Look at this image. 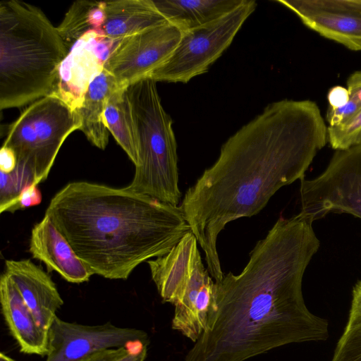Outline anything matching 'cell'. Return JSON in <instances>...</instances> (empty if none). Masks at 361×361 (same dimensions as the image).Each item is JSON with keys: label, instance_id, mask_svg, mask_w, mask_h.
<instances>
[{"label": "cell", "instance_id": "6da1fadb", "mask_svg": "<svg viewBox=\"0 0 361 361\" xmlns=\"http://www.w3.org/2000/svg\"><path fill=\"white\" fill-rule=\"evenodd\" d=\"M327 128L312 101L272 102L224 142L216 162L188 189L180 207L216 282L224 276L219 233L257 214L280 188L304 178L328 141Z\"/></svg>", "mask_w": 361, "mask_h": 361}, {"label": "cell", "instance_id": "7a4b0ae2", "mask_svg": "<svg viewBox=\"0 0 361 361\" xmlns=\"http://www.w3.org/2000/svg\"><path fill=\"white\" fill-rule=\"evenodd\" d=\"M312 223L299 214L279 219L242 272L215 282L214 324L184 361H245L287 344L327 340L328 321L309 310L302 290L320 246Z\"/></svg>", "mask_w": 361, "mask_h": 361}, {"label": "cell", "instance_id": "3957f363", "mask_svg": "<svg viewBox=\"0 0 361 361\" xmlns=\"http://www.w3.org/2000/svg\"><path fill=\"white\" fill-rule=\"evenodd\" d=\"M45 214L94 274L109 279H127L191 231L180 206L87 181L66 185Z\"/></svg>", "mask_w": 361, "mask_h": 361}, {"label": "cell", "instance_id": "277c9868", "mask_svg": "<svg viewBox=\"0 0 361 361\" xmlns=\"http://www.w3.org/2000/svg\"><path fill=\"white\" fill-rule=\"evenodd\" d=\"M68 48L43 11L16 0L0 3V109L51 94Z\"/></svg>", "mask_w": 361, "mask_h": 361}, {"label": "cell", "instance_id": "5b68a950", "mask_svg": "<svg viewBox=\"0 0 361 361\" xmlns=\"http://www.w3.org/2000/svg\"><path fill=\"white\" fill-rule=\"evenodd\" d=\"M157 82L144 78L126 87L132 104L138 145V164L126 188L160 202L178 206L177 144L172 120L165 111Z\"/></svg>", "mask_w": 361, "mask_h": 361}, {"label": "cell", "instance_id": "8992f818", "mask_svg": "<svg viewBox=\"0 0 361 361\" xmlns=\"http://www.w3.org/2000/svg\"><path fill=\"white\" fill-rule=\"evenodd\" d=\"M80 126L76 111L51 94L24 109L11 124L3 145L15 152L14 171L25 187L47 178L65 140Z\"/></svg>", "mask_w": 361, "mask_h": 361}, {"label": "cell", "instance_id": "52a82bcc", "mask_svg": "<svg viewBox=\"0 0 361 361\" xmlns=\"http://www.w3.org/2000/svg\"><path fill=\"white\" fill-rule=\"evenodd\" d=\"M257 4L243 0L235 9L202 26L182 32L170 56L149 78L156 82L186 83L207 72L229 47Z\"/></svg>", "mask_w": 361, "mask_h": 361}, {"label": "cell", "instance_id": "ba28073f", "mask_svg": "<svg viewBox=\"0 0 361 361\" xmlns=\"http://www.w3.org/2000/svg\"><path fill=\"white\" fill-rule=\"evenodd\" d=\"M300 214L312 222L330 213L361 219V143L337 150L325 170L300 179Z\"/></svg>", "mask_w": 361, "mask_h": 361}, {"label": "cell", "instance_id": "9c48e42d", "mask_svg": "<svg viewBox=\"0 0 361 361\" xmlns=\"http://www.w3.org/2000/svg\"><path fill=\"white\" fill-rule=\"evenodd\" d=\"M182 31L166 23L121 40L109 55L104 68L120 87L149 78L173 53Z\"/></svg>", "mask_w": 361, "mask_h": 361}, {"label": "cell", "instance_id": "30bf717a", "mask_svg": "<svg viewBox=\"0 0 361 361\" xmlns=\"http://www.w3.org/2000/svg\"><path fill=\"white\" fill-rule=\"evenodd\" d=\"M147 339L146 331L135 328L119 327L111 322L85 325L56 317L48 329L45 361H78L101 349Z\"/></svg>", "mask_w": 361, "mask_h": 361}, {"label": "cell", "instance_id": "8fae6325", "mask_svg": "<svg viewBox=\"0 0 361 361\" xmlns=\"http://www.w3.org/2000/svg\"><path fill=\"white\" fill-rule=\"evenodd\" d=\"M119 42L108 39L101 30L86 32L68 49L51 94L75 111L89 84L104 69L106 61Z\"/></svg>", "mask_w": 361, "mask_h": 361}, {"label": "cell", "instance_id": "7c38bea8", "mask_svg": "<svg viewBox=\"0 0 361 361\" xmlns=\"http://www.w3.org/2000/svg\"><path fill=\"white\" fill-rule=\"evenodd\" d=\"M307 27L348 49L361 51V0H278Z\"/></svg>", "mask_w": 361, "mask_h": 361}, {"label": "cell", "instance_id": "4fadbf2b", "mask_svg": "<svg viewBox=\"0 0 361 361\" xmlns=\"http://www.w3.org/2000/svg\"><path fill=\"white\" fill-rule=\"evenodd\" d=\"M197 243L190 231L166 254L147 262L163 302L176 305L192 283L208 271Z\"/></svg>", "mask_w": 361, "mask_h": 361}, {"label": "cell", "instance_id": "5bb4252c", "mask_svg": "<svg viewBox=\"0 0 361 361\" xmlns=\"http://www.w3.org/2000/svg\"><path fill=\"white\" fill-rule=\"evenodd\" d=\"M29 252L46 265L49 272L56 271L70 283L86 282L94 274L46 214L31 231Z\"/></svg>", "mask_w": 361, "mask_h": 361}, {"label": "cell", "instance_id": "9a60e30c", "mask_svg": "<svg viewBox=\"0 0 361 361\" xmlns=\"http://www.w3.org/2000/svg\"><path fill=\"white\" fill-rule=\"evenodd\" d=\"M4 273L13 281L37 322L47 329L63 305L50 276L30 259H7Z\"/></svg>", "mask_w": 361, "mask_h": 361}, {"label": "cell", "instance_id": "2e32d148", "mask_svg": "<svg viewBox=\"0 0 361 361\" xmlns=\"http://www.w3.org/2000/svg\"><path fill=\"white\" fill-rule=\"evenodd\" d=\"M0 302L5 322L22 353L47 355L48 329L41 326L17 288L4 272L0 278Z\"/></svg>", "mask_w": 361, "mask_h": 361}, {"label": "cell", "instance_id": "e0dca14e", "mask_svg": "<svg viewBox=\"0 0 361 361\" xmlns=\"http://www.w3.org/2000/svg\"><path fill=\"white\" fill-rule=\"evenodd\" d=\"M174 306L171 328L195 343L212 328L216 314L215 281L210 274L198 278Z\"/></svg>", "mask_w": 361, "mask_h": 361}, {"label": "cell", "instance_id": "ac0fdd59", "mask_svg": "<svg viewBox=\"0 0 361 361\" xmlns=\"http://www.w3.org/2000/svg\"><path fill=\"white\" fill-rule=\"evenodd\" d=\"M104 2L105 20L101 31L108 39L121 41L168 23L153 0H117Z\"/></svg>", "mask_w": 361, "mask_h": 361}, {"label": "cell", "instance_id": "d6986e66", "mask_svg": "<svg viewBox=\"0 0 361 361\" xmlns=\"http://www.w3.org/2000/svg\"><path fill=\"white\" fill-rule=\"evenodd\" d=\"M119 87L115 78L104 68L92 80L75 110L81 123L80 130L100 149L106 147L109 138L104 122L105 107L110 95Z\"/></svg>", "mask_w": 361, "mask_h": 361}, {"label": "cell", "instance_id": "ffe728a7", "mask_svg": "<svg viewBox=\"0 0 361 361\" xmlns=\"http://www.w3.org/2000/svg\"><path fill=\"white\" fill-rule=\"evenodd\" d=\"M243 0L153 1L157 10L182 32L211 23L238 7Z\"/></svg>", "mask_w": 361, "mask_h": 361}, {"label": "cell", "instance_id": "44dd1931", "mask_svg": "<svg viewBox=\"0 0 361 361\" xmlns=\"http://www.w3.org/2000/svg\"><path fill=\"white\" fill-rule=\"evenodd\" d=\"M104 122L109 133L136 166L138 164L137 130L126 87L118 88L109 97Z\"/></svg>", "mask_w": 361, "mask_h": 361}, {"label": "cell", "instance_id": "7402d4cb", "mask_svg": "<svg viewBox=\"0 0 361 361\" xmlns=\"http://www.w3.org/2000/svg\"><path fill=\"white\" fill-rule=\"evenodd\" d=\"M104 20V1H76L56 27L68 49L88 31L101 30Z\"/></svg>", "mask_w": 361, "mask_h": 361}, {"label": "cell", "instance_id": "603a6c76", "mask_svg": "<svg viewBox=\"0 0 361 361\" xmlns=\"http://www.w3.org/2000/svg\"><path fill=\"white\" fill-rule=\"evenodd\" d=\"M331 361H361V280L353 288L348 321Z\"/></svg>", "mask_w": 361, "mask_h": 361}, {"label": "cell", "instance_id": "cb8c5ba5", "mask_svg": "<svg viewBox=\"0 0 361 361\" xmlns=\"http://www.w3.org/2000/svg\"><path fill=\"white\" fill-rule=\"evenodd\" d=\"M149 339L95 351L78 361H145Z\"/></svg>", "mask_w": 361, "mask_h": 361}, {"label": "cell", "instance_id": "d4e9b609", "mask_svg": "<svg viewBox=\"0 0 361 361\" xmlns=\"http://www.w3.org/2000/svg\"><path fill=\"white\" fill-rule=\"evenodd\" d=\"M347 90L349 98L343 107L337 109L329 107L326 112L329 126L343 123L361 110V71L350 75L347 81Z\"/></svg>", "mask_w": 361, "mask_h": 361}, {"label": "cell", "instance_id": "484cf974", "mask_svg": "<svg viewBox=\"0 0 361 361\" xmlns=\"http://www.w3.org/2000/svg\"><path fill=\"white\" fill-rule=\"evenodd\" d=\"M327 140L336 151L361 143V110L343 123L328 126Z\"/></svg>", "mask_w": 361, "mask_h": 361}, {"label": "cell", "instance_id": "4316f807", "mask_svg": "<svg viewBox=\"0 0 361 361\" xmlns=\"http://www.w3.org/2000/svg\"><path fill=\"white\" fill-rule=\"evenodd\" d=\"M24 185L15 172H0V212H14L18 210V198Z\"/></svg>", "mask_w": 361, "mask_h": 361}, {"label": "cell", "instance_id": "83f0119b", "mask_svg": "<svg viewBox=\"0 0 361 361\" xmlns=\"http://www.w3.org/2000/svg\"><path fill=\"white\" fill-rule=\"evenodd\" d=\"M42 202V194L37 185H31L21 191L18 205V210L39 204Z\"/></svg>", "mask_w": 361, "mask_h": 361}, {"label": "cell", "instance_id": "f1b7e54d", "mask_svg": "<svg viewBox=\"0 0 361 361\" xmlns=\"http://www.w3.org/2000/svg\"><path fill=\"white\" fill-rule=\"evenodd\" d=\"M349 94L347 88L341 86H335L330 89L327 99L329 108L337 109L343 107L348 102Z\"/></svg>", "mask_w": 361, "mask_h": 361}, {"label": "cell", "instance_id": "f546056e", "mask_svg": "<svg viewBox=\"0 0 361 361\" xmlns=\"http://www.w3.org/2000/svg\"><path fill=\"white\" fill-rule=\"evenodd\" d=\"M17 166V158L11 148L2 145L0 150V172L11 173Z\"/></svg>", "mask_w": 361, "mask_h": 361}, {"label": "cell", "instance_id": "4dcf8cb0", "mask_svg": "<svg viewBox=\"0 0 361 361\" xmlns=\"http://www.w3.org/2000/svg\"><path fill=\"white\" fill-rule=\"evenodd\" d=\"M0 361H16L13 358L8 357L7 355L1 353H0Z\"/></svg>", "mask_w": 361, "mask_h": 361}]
</instances>
